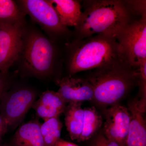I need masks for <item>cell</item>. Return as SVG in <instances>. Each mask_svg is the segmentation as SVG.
<instances>
[{"instance_id":"1","label":"cell","mask_w":146,"mask_h":146,"mask_svg":"<svg viewBox=\"0 0 146 146\" xmlns=\"http://www.w3.org/2000/svg\"><path fill=\"white\" fill-rule=\"evenodd\" d=\"M58 44L39 29L27 23L23 31L22 46L15 64L23 77L46 79L54 75L63 63Z\"/></svg>"},{"instance_id":"2","label":"cell","mask_w":146,"mask_h":146,"mask_svg":"<svg viewBox=\"0 0 146 146\" xmlns=\"http://www.w3.org/2000/svg\"><path fill=\"white\" fill-rule=\"evenodd\" d=\"M84 11L76 26L75 39L96 35H116L134 18L128 1L93 0L83 2Z\"/></svg>"},{"instance_id":"3","label":"cell","mask_w":146,"mask_h":146,"mask_svg":"<svg viewBox=\"0 0 146 146\" xmlns=\"http://www.w3.org/2000/svg\"><path fill=\"white\" fill-rule=\"evenodd\" d=\"M65 47L69 75L118 61L126 62L117 39L112 35L100 34L74 39L65 43Z\"/></svg>"},{"instance_id":"4","label":"cell","mask_w":146,"mask_h":146,"mask_svg":"<svg viewBox=\"0 0 146 146\" xmlns=\"http://www.w3.org/2000/svg\"><path fill=\"white\" fill-rule=\"evenodd\" d=\"M138 75L137 68L121 61L94 69L86 80L94 88L93 100L110 107L119 104L138 84Z\"/></svg>"},{"instance_id":"5","label":"cell","mask_w":146,"mask_h":146,"mask_svg":"<svg viewBox=\"0 0 146 146\" xmlns=\"http://www.w3.org/2000/svg\"><path fill=\"white\" fill-rule=\"evenodd\" d=\"M23 11L39 25L45 34L55 43L70 41L71 32L61 23L57 12L49 0L16 1Z\"/></svg>"},{"instance_id":"6","label":"cell","mask_w":146,"mask_h":146,"mask_svg":"<svg viewBox=\"0 0 146 146\" xmlns=\"http://www.w3.org/2000/svg\"><path fill=\"white\" fill-rule=\"evenodd\" d=\"M115 37L129 65L136 68L146 60V16L131 21Z\"/></svg>"},{"instance_id":"7","label":"cell","mask_w":146,"mask_h":146,"mask_svg":"<svg viewBox=\"0 0 146 146\" xmlns=\"http://www.w3.org/2000/svg\"><path fill=\"white\" fill-rule=\"evenodd\" d=\"M37 93L31 87L18 86L9 89L0 102V113L9 127H16L32 107Z\"/></svg>"},{"instance_id":"8","label":"cell","mask_w":146,"mask_h":146,"mask_svg":"<svg viewBox=\"0 0 146 146\" xmlns=\"http://www.w3.org/2000/svg\"><path fill=\"white\" fill-rule=\"evenodd\" d=\"M26 25H0L1 72H9V69L18 59Z\"/></svg>"},{"instance_id":"9","label":"cell","mask_w":146,"mask_h":146,"mask_svg":"<svg viewBox=\"0 0 146 146\" xmlns=\"http://www.w3.org/2000/svg\"><path fill=\"white\" fill-rule=\"evenodd\" d=\"M104 135L108 139L124 146L128 133L130 113L127 108L117 104L104 111Z\"/></svg>"},{"instance_id":"10","label":"cell","mask_w":146,"mask_h":146,"mask_svg":"<svg viewBox=\"0 0 146 146\" xmlns=\"http://www.w3.org/2000/svg\"><path fill=\"white\" fill-rule=\"evenodd\" d=\"M58 87L57 92L66 104L93 100L94 88L86 79L69 75L55 80Z\"/></svg>"},{"instance_id":"11","label":"cell","mask_w":146,"mask_h":146,"mask_svg":"<svg viewBox=\"0 0 146 146\" xmlns=\"http://www.w3.org/2000/svg\"><path fill=\"white\" fill-rule=\"evenodd\" d=\"M128 109L130 113L128 133L124 146H146V125L144 113L140 106L138 100L128 103Z\"/></svg>"},{"instance_id":"12","label":"cell","mask_w":146,"mask_h":146,"mask_svg":"<svg viewBox=\"0 0 146 146\" xmlns=\"http://www.w3.org/2000/svg\"><path fill=\"white\" fill-rule=\"evenodd\" d=\"M66 104L57 92L48 90L40 95L32 108L36 115L45 121L64 113Z\"/></svg>"},{"instance_id":"13","label":"cell","mask_w":146,"mask_h":146,"mask_svg":"<svg viewBox=\"0 0 146 146\" xmlns=\"http://www.w3.org/2000/svg\"><path fill=\"white\" fill-rule=\"evenodd\" d=\"M37 120L29 121L18 128L12 140L13 146H45Z\"/></svg>"},{"instance_id":"14","label":"cell","mask_w":146,"mask_h":146,"mask_svg":"<svg viewBox=\"0 0 146 146\" xmlns=\"http://www.w3.org/2000/svg\"><path fill=\"white\" fill-rule=\"evenodd\" d=\"M57 12L61 23L75 27L81 17V5L76 0H49Z\"/></svg>"},{"instance_id":"15","label":"cell","mask_w":146,"mask_h":146,"mask_svg":"<svg viewBox=\"0 0 146 146\" xmlns=\"http://www.w3.org/2000/svg\"><path fill=\"white\" fill-rule=\"evenodd\" d=\"M81 102L68 104L65 112V125L72 140L78 141L82 134L84 119V110Z\"/></svg>"},{"instance_id":"16","label":"cell","mask_w":146,"mask_h":146,"mask_svg":"<svg viewBox=\"0 0 146 146\" xmlns=\"http://www.w3.org/2000/svg\"><path fill=\"white\" fill-rule=\"evenodd\" d=\"M26 16L16 1L0 0V25H26Z\"/></svg>"},{"instance_id":"17","label":"cell","mask_w":146,"mask_h":146,"mask_svg":"<svg viewBox=\"0 0 146 146\" xmlns=\"http://www.w3.org/2000/svg\"><path fill=\"white\" fill-rule=\"evenodd\" d=\"M82 131L78 142H83L91 138L102 126L101 115L94 106L85 108Z\"/></svg>"},{"instance_id":"18","label":"cell","mask_w":146,"mask_h":146,"mask_svg":"<svg viewBox=\"0 0 146 146\" xmlns=\"http://www.w3.org/2000/svg\"><path fill=\"white\" fill-rule=\"evenodd\" d=\"M59 117L51 118L41 124L40 130L45 146H55L60 139L63 125Z\"/></svg>"},{"instance_id":"19","label":"cell","mask_w":146,"mask_h":146,"mask_svg":"<svg viewBox=\"0 0 146 146\" xmlns=\"http://www.w3.org/2000/svg\"><path fill=\"white\" fill-rule=\"evenodd\" d=\"M138 85L139 87V105L143 110H146V60L142 62L138 67Z\"/></svg>"},{"instance_id":"20","label":"cell","mask_w":146,"mask_h":146,"mask_svg":"<svg viewBox=\"0 0 146 146\" xmlns=\"http://www.w3.org/2000/svg\"><path fill=\"white\" fill-rule=\"evenodd\" d=\"M13 82V77L9 72L4 74L0 72V102L4 94L9 90Z\"/></svg>"},{"instance_id":"21","label":"cell","mask_w":146,"mask_h":146,"mask_svg":"<svg viewBox=\"0 0 146 146\" xmlns=\"http://www.w3.org/2000/svg\"><path fill=\"white\" fill-rule=\"evenodd\" d=\"M91 146H119L115 141L108 139L104 134H98L91 143Z\"/></svg>"},{"instance_id":"22","label":"cell","mask_w":146,"mask_h":146,"mask_svg":"<svg viewBox=\"0 0 146 146\" xmlns=\"http://www.w3.org/2000/svg\"><path fill=\"white\" fill-rule=\"evenodd\" d=\"M8 126L3 116L0 113V133L4 136L7 132Z\"/></svg>"},{"instance_id":"23","label":"cell","mask_w":146,"mask_h":146,"mask_svg":"<svg viewBox=\"0 0 146 146\" xmlns=\"http://www.w3.org/2000/svg\"><path fill=\"white\" fill-rule=\"evenodd\" d=\"M55 146H78L76 144L60 139Z\"/></svg>"},{"instance_id":"24","label":"cell","mask_w":146,"mask_h":146,"mask_svg":"<svg viewBox=\"0 0 146 146\" xmlns=\"http://www.w3.org/2000/svg\"><path fill=\"white\" fill-rule=\"evenodd\" d=\"M3 136L2 135V134H1V133H0V140L2 138Z\"/></svg>"},{"instance_id":"25","label":"cell","mask_w":146,"mask_h":146,"mask_svg":"<svg viewBox=\"0 0 146 146\" xmlns=\"http://www.w3.org/2000/svg\"><path fill=\"white\" fill-rule=\"evenodd\" d=\"M0 146H9L7 145H5H5H0Z\"/></svg>"}]
</instances>
